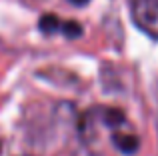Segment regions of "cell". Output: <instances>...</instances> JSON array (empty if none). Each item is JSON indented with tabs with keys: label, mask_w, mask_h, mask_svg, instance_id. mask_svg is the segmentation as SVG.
<instances>
[{
	"label": "cell",
	"mask_w": 158,
	"mask_h": 156,
	"mask_svg": "<svg viewBox=\"0 0 158 156\" xmlns=\"http://www.w3.org/2000/svg\"><path fill=\"white\" fill-rule=\"evenodd\" d=\"M110 140H112V144H114V148L122 154H134V152H138V148H140V138L136 136L134 132H124L122 128L112 130Z\"/></svg>",
	"instance_id": "cell-2"
},
{
	"label": "cell",
	"mask_w": 158,
	"mask_h": 156,
	"mask_svg": "<svg viewBox=\"0 0 158 156\" xmlns=\"http://www.w3.org/2000/svg\"><path fill=\"white\" fill-rule=\"evenodd\" d=\"M60 30H62V34H64L66 38H78V36H82V26L76 22V20H64Z\"/></svg>",
	"instance_id": "cell-4"
},
{
	"label": "cell",
	"mask_w": 158,
	"mask_h": 156,
	"mask_svg": "<svg viewBox=\"0 0 158 156\" xmlns=\"http://www.w3.org/2000/svg\"><path fill=\"white\" fill-rule=\"evenodd\" d=\"M38 28L42 34H54V32H60L62 20L56 14H42L38 20Z\"/></svg>",
	"instance_id": "cell-3"
},
{
	"label": "cell",
	"mask_w": 158,
	"mask_h": 156,
	"mask_svg": "<svg viewBox=\"0 0 158 156\" xmlns=\"http://www.w3.org/2000/svg\"><path fill=\"white\" fill-rule=\"evenodd\" d=\"M130 14L144 34L158 40V0H130Z\"/></svg>",
	"instance_id": "cell-1"
},
{
	"label": "cell",
	"mask_w": 158,
	"mask_h": 156,
	"mask_svg": "<svg viewBox=\"0 0 158 156\" xmlns=\"http://www.w3.org/2000/svg\"><path fill=\"white\" fill-rule=\"evenodd\" d=\"M68 2H70V4H74V6H86L90 0H68Z\"/></svg>",
	"instance_id": "cell-5"
},
{
	"label": "cell",
	"mask_w": 158,
	"mask_h": 156,
	"mask_svg": "<svg viewBox=\"0 0 158 156\" xmlns=\"http://www.w3.org/2000/svg\"><path fill=\"white\" fill-rule=\"evenodd\" d=\"M2 148H4V144H2V140H0V154H2Z\"/></svg>",
	"instance_id": "cell-6"
}]
</instances>
